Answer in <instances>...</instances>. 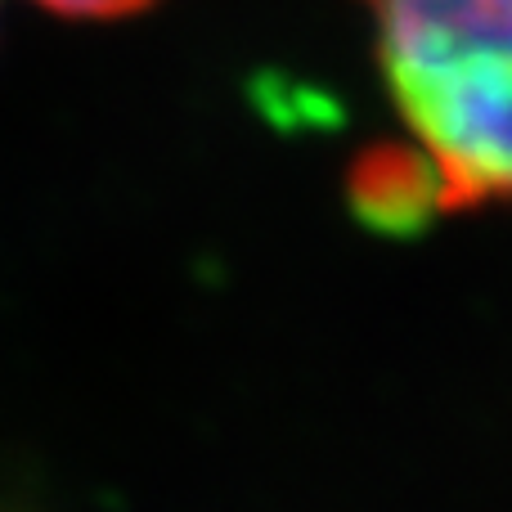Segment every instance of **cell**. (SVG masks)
Instances as JSON below:
<instances>
[{
  "label": "cell",
  "instance_id": "cell-1",
  "mask_svg": "<svg viewBox=\"0 0 512 512\" xmlns=\"http://www.w3.org/2000/svg\"><path fill=\"white\" fill-rule=\"evenodd\" d=\"M441 212L512 203V0H355Z\"/></svg>",
  "mask_w": 512,
  "mask_h": 512
},
{
  "label": "cell",
  "instance_id": "cell-2",
  "mask_svg": "<svg viewBox=\"0 0 512 512\" xmlns=\"http://www.w3.org/2000/svg\"><path fill=\"white\" fill-rule=\"evenodd\" d=\"M351 203L373 230L405 234L441 212V194L414 144L369 149L351 171Z\"/></svg>",
  "mask_w": 512,
  "mask_h": 512
},
{
  "label": "cell",
  "instance_id": "cell-3",
  "mask_svg": "<svg viewBox=\"0 0 512 512\" xmlns=\"http://www.w3.org/2000/svg\"><path fill=\"white\" fill-rule=\"evenodd\" d=\"M36 5L54 9L63 18H126L140 9L158 5V0H36Z\"/></svg>",
  "mask_w": 512,
  "mask_h": 512
}]
</instances>
